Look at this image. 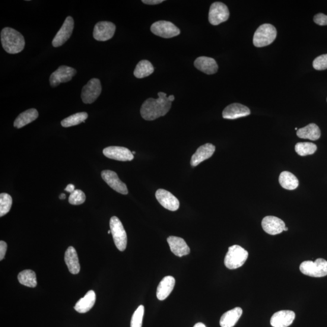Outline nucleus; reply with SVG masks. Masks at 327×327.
Returning <instances> with one entry per match:
<instances>
[{
	"label": "nucleus",
	"instance_id": "obj_23",
	"mask_svg": "<svg viewBox=\"0 0 327 327\" xmlns=\"http://www.w3.org/2000/svg\"><path fill=\"white\" fill-rule=\"evenodd\" d=\"M65 262L68 266L69 271L73 275H77L80 271L77 251L74 247H69L65 253Z\"/></svg>",
	"mask_w": 327,
	"mask_h": 327
},
{
	"label": "nucleus",
	"instance_id": "obj_20",
	"mask_svg": "<svg viewBox=\"0 0 327 327\" xmlns=\"http://www.w3.org/2000/svg\"><path fill=\"white\" fill-rule=\"evenodd\" d=\"M171 252L174 255L182 257L189 255L190 249L186 241L182 237L171 236L167 238Z\"/></svg>",
	"mask_w": 327,
	"mask_h": 327
},
{
	"label": "nucleus",
	"instance_id": "obj_37",
	"mask_svg": "<svg viewBox=\"0 0 327 327\" xmlns=\"http://www.w3.org/2000/svg\"><path fill=\"white\" fill-rule=\"evenodd\" d=\"M314 21L319 26H326L327 25V15L319 13L314 17Z\"/></svg>",
	"mask_w": 327,
	"mask_h": 327
},
{
	"label": "nucleus",
	"instance_id": "obj_5",
	"mask_svg": "<svg viewBox=\"0 0 327 327\" xmlns=\"http://www.w3.org/2000/svg\"><path fill=\"white\" fill-rule=\"evenodd\" d=\"M300 271L305 275L314 278H321L327 275V261L319 258L315 261H306L301 263Z\"/></svg>",
	"mask_w": 327,
	"mask_h": 327
},
{
	"label": "nucleus",
	"instance_id": "obj_3",
	"mask_svg": "<svg viewBox=\"0 0 327 327\" xmlns=\"http://www.w3.org/2000/svg\"><path fill=\"white\" fill-rule=\"evenodd\" d=\"M248 256V252L242 247L237 245L231 246L225 255L224 264L230 270L240 268L245 263Z\"/></svg>",
	"mask_w": 327,
	"mask_h": 327
},
{
	"label": "nucleus",
	"instance_id": "obj_41",
	"mask_svg": "<svg viewBox=\"0 0 327 327\" xmlns=\"http://www.w3.org/2000/svg\"><path fill=\"white\" fill-rule=\"evenodd\" d=\"M193 327H207V326H206L204 324V323H201V322H199V323H196V324H195V325H194V326H193Z\"/></svg>",
	"mask_w": 327,
	"mask_h": 327
},
{
	"label": "nucleus",
	"instance_id": "obj_28",
	"mask_svg": "<svg viewBox=\"0 0 327 327\" xmlns=\"http://www.w3.org/2000/svg\"><path fill=\"white\" fill-rule=\"evenodd\" d=\"M279 182L284 189L294 190L299 186V181L293 173L289 171H282L279 177Z\"/></svg>",
	"mask_w": 327,
	"mask_h": 327
},
{
	"label": "nucleus",
	"instance_id": "obj_16",
	"mask_svg": "<svg viewBox=\"0 0 327 327\" xmlns=\"http://www.w3.org/2000/svg\"><path fill=\"white\" fill-rule=\"evenodd\" d=\"M262 227L266 233L271 235H276L284 231L285 224L280 218L268 216L263 219Z\"/></svg>",
	"mask_w": 327,
	"mask_h": 327
},
{
	"label": "nucleus",
	"instance_id": "obj_40",
	"mask_svg": "<svg viewBox=\"0 0 327 327\" xmlns=\"http://www.w3.org/2000/svg\"><path fill=\"white\" fill-rule=\"evenodd\" d=\"M65 190L66 192L72 193L75 190V186L74 185V184H69V185L67 186Z\"/></svg>",
	"mask_w": 327,
	"mask_h": 327
},
{
	"label": "nucleus",
	"instance_id": "obj_32",
	"mask_svg": "<svg viewBox=\"0 0 327 327\" xmlns=\"http://www.w3.org/2000/svg\"><path fill=\"white\" fill-rule=\"evenodd\" d=\"M317 150V146L312 142H298L295 145V151L300 156L313 155Z\"/></svg>",
	"mask_w": 327,
	"mask_h": 327
},
{
	"label": "nucleus",
	"instance_id": "obj_10",
	"mask_svg": "<svg viewBox=\"0 0 327 327\" xmlns=\"http://www.w3.org/2000/svg\"><path fill=\"white\" fill-rule=\"evenodd\" d=\"M77 73V71L71 67L67 66H60L56 71L50 75V84L52 87H56L62 82H67L71 80Z\"/></svg>",
	"mask_w": 327,
	"mask_h": 327
},
{
	"label": "nucleus",
	"instance_id": "obj_34",
	"mask_svg": "<svg viewBox=\"0 0 327 327\" xmlns=\"http://www.w3.org/2000/svg\"><path fill=\"white\" fill-rule=\"evenodd\" d=\"M144 314V307L140 306L136 310L132 317L131 327H142Z\"/></svg>",
	"mask_w": 327,
	"mask_h": 327
},
{
	"label": "nucleus",
	"instance_id": "obj_38",
	"mask_svg": "<svg viewBox=\"0 0 327 327\" xmlns=\"http://www.w3.org/2000/svg\"><path fill=\"white\" fill-rule=\"evenodd\" d=\"M7 248V244H6L5 241H0V260H1V261L5 258Z\"/></svg>",
	"mask_w": 327,
	"mask_h": 327
},
{
	"label": "nucleus",
	"instance_id": "obj_18",
	"mask_svg": "<svg viewBox=\"0 0 327 327\" xmlns=\"http://www.w3.org/2000/svg\"><path fill=\"white\" fill-rule=\"evenodd\" d=\"M251 112L248 107L239 103H233L225 108L223 112L224 119L235 120L250 115Z\"/></svg>",
	"mask_w": 327,
	"mask_h": 327
},
{
	"label": "nucleus",
	"instance_id": "obj_14",
	"mask_svg": "<svg viewBox=\"0 0 327 327\" xmlns=\"http://www.w3.org/2000/svg\"><path fill=\"white\" fill-rule=\"evenodd\" d=\"M103 154L108 158L120 161H130L133 160L134 157L132 152L128 148L119 146H110L105 148Z\"/></svg>",
	"mask_w": 327,
	"mask_h": 327
},
{
	"label": "nucleus",
	"instance_id": "obj_1",
	"mask_svg": "<svg viewBox=\"0 0 327 327\" xmlns=\"http://www.w3.org/2000/svg\"><path fill=\"white\" fill-rule=\"evenodd\" d=\"M158 99L148 98L141 107L140 113L142 118L153 121L163 116L169 112L171 106V101L164 92H159Z\"/></svg>",
	"mask_w": 327,
	"mask_h": 327
},
{
	"label": "nucleus",
	"instance_id": "obj_42",
	"mask_svg": "<svg viewBox=\"0 0 327 327\" xmlns=\"http://www.w3.org/2000/svg\"><path fill=\"white\" fill-rule=\"evenodd\" d=\"M66 198V195L65 194V193H62L61 195H60V199H65Z\"/></svg>",
	"mask_w": 327,
	"mask_h": 327
},
{
	"label": "nucleus",
	"instance_id": "obj_43",
	"mask_svg": "<svg viewBox=\"0 0 327 327\" xmlns=\"http://www.w3.org/2000/svg\"><path fill=\"white\" fill-rule=\"evenodd\" d=\"M169 98V100L171 101V102H173V101L174 100V97L173 95H170L169 97H168Z\"/></svg>",
	"mask_w": 327,
	"mask_h": 327
},
{
	"label": "nucleus",
	"instance_id": "obj_35",
	"mask_svg": "<svg viewBox=\"0 0 327 327\" xmlns=\"http://www.w3.org/2000/svg\"><path fill=\"white\" fill-rule=\"evenodd\" d=\"M85 201L84 193L80 190H75L69 196V202L72 205H80L83 204Z\"/></svg>",
	"mask_w": 327,
	"mask_h": 327
},
{
	"label": "nucleus",
	"instance_id": "obj_19",
	"mask_svg": "<svg viewBox=\"0 0 327 327\" xmlns=\"http://www.w3.org/2000/svg\"><path fill=\"white\" fill-rule=\"evenodd\" d=\"M215 151V146L212 144L207 143L200 146L191 158L190 164L192 167L198 166L202 162L208 160L214 155Z\"/></svg>",
	"mask_w": 327,
	"mask_h": 327
},
{
	"label": "nucleus",
	"instance_id": "obj_33",
	"mask_svg": "<svg viewBox=\"0 0 327 327\" xmlns=\"http://www.w3.org/2000/svg\"><path fill=\"white\" fill-rule=\"evenodd\" d=\"M12 198L8 193H3L0 195V217L7 214L11 209Z\"/></svg>",
	"mask_w": 327,
	"mask_h": 327
},
{
	"label": "nucleus",
	"instance_id": "obj_7",
	"mask_svg": "<svg viewBox=\"0 0 327 327\" xmlns=\"http://www.w3.org/2000/svg\"><path fill=\"white\" fill-rule=\"evenodd\" d=\"M229 16V10L227 6L223 3L215 2L210 8L209 20L210 23L214 26L226 21Z\"/></svg>",
	"mask_w": 327,
	"mask_h": 327
},
{
	"label": "nucleus",
	"instance_id": "obj_44",
	"mask_svg": "<svg viewBox=\"0 0 327 327\" xmlns=\"http://www.w3.org/2000/svg\"><path fill=\"white\" fill-rule=\"evenodd\" d=\"M287 230H288V228H287V227H285L284 228V231H287Z\"/></svg>",
	"mask_w": 327,
	"mask_h": 327
},
{
	"label": "nucleus",
	"instance_id": "obj_45",
	"mask_svg": "<svg viewBox=\"0 0 327 327\" xmlns=\"http://www.w3.org/2000/svg\"><path fill=\"white\" fill-rule=\"evenodd\" d=\"M110 233H111V230L108 231V234H110Z\"/></svg>",
	"mask_w": 327,
	"mask_h": 327
},
{
	"label": "nucleus",
	"instance_id": "obj_25",
	"mask_svg": "<svg viewBox=\"0 0 327 327\" xmlns=\"http://www.w3.org/2000/svg\"><path fill=\"white\" fill-rule=\"evenodd\" d=\"M243 314V310L240 307H236L228 311L221 316L220 325L221 327H233L239 320Z\"/></svg>",
	"mask_w": 327,
	"mask_h": 327
},
{
	"label": "nucleus",
	"instance_id": "obj_27",
	"mask_svg": "<svg viewBox=\"0 0 327 327\" xmlns=\"http://www.w3.org/2000/svg\"><path fill=\"white\" fill-rule=\"evenodd\" d=\"M296 133L298 137L300 138L310 139L312 141L317 140L320 137V129L313 123L298 130Z\"/></svg>",
	"mask_w": 327,
	"mask_h": 327
},
{
	"label": "nucleus",
	"instance_id": "obj_12",
	"mask_svg": "<svg viewBox=\"0 0 327 327\" xmlns=\"http://www.w3.org/2000/svg\"><path fill=\"white\" fill-rule=\"evenodd\" d=\"M74 28V20L71 17H67L61 28L52 41V46L55 47L62 46L71 37Z\"/></svg>",
	"mask_w": 327,
	"mask_h": 327
},
{
	"label": "nucleus",
	"instance_id": "obj_39",
	"mask_svg": "<svg viewBox=\"0 0 327 327\" xmlns=\"http://www.w3.org/2000/svg\"><path fill=\"white\" fill-rule=\"evenodd\" d=\"M163 0H142V2L146 5H155L163 3Z\"/></svg>",
	"mask_w": 327,
	"mask_h": 327
},
{
	"label": "nucleus",
	"instance_id": "obj_26",
	"mask_svg": "<svg viewBox=\"0 0 327 327\" xmlns=\"http://www.w3.org/2000/svg\"><path fill=\"white\" fill-rule=\"evenodd\" d=\"M39 117V112L36 109H31L21 113L15 120V128L20 129L33 122Z\"/></svg>",
	"mask_w": 327,
	"mask_h": 327
},
{
	"label": "nucleus",
	"instance_id": "obj_17",
	"mask_svg": "<svg viewBox=\"0 0 327 327\" xmlns=\"http://www.w3.org/2000/svg\"><path fill=\"white\" fill-rule=\"evenodd\" d=\"M296 317L293 311L281 310L275 313L271 319L273 327H288L292 324Z\"/></svg>",
	"mask_w": 327,
	"mask_h": 327
},
{
	"label": "nucleus",
	"instance_id": "obj_29",
	"mask_svg": "<svg viewBox=\"0 0 327 327\" xmlns=\"http://www.w3.org/2000/svg\"><path fill=\"white\" fill-rule=\"evenodd\" d=\"M154 72V68L152 63L147 60H142L136 65L133 74L136 78H143L148 77Z\"/></svg>",
	"mask_w": 327,
	"mask_h": 327
},
{
	"label": "nucleus",
	"instance_id": "obj_22",
	"mask_svg": "<svg viewBox=\"0 0 327 327\" xmlns=\"http://www.w3.org/2000/svg\"><path fill=\"white\" fill-rule=\"evenodd\" d=\"M174 285H175V279L173 276H167L162 279L157 288L158 299L160 301L166 300L173 291Z\"/></svg>",
	"mask_w": 327,
	"mask_h": 327
},
{
	"label": "nucleus",
	"instance_id": "obj_2",
	"mask_svg": "<svg viewBox=\"0 0 327 327\" xmlns=\"http://www.w3.org/2000/svg\"><path fill=\"white\" fill-rule=\"evenodd\" d=\"M1 41L3 49L11 54L20 53L25 46L24 38L17 31L5 27L1 32Z\"/></svg>",
	"mask_w": 327,
	"mask_h": 327
},
{
	"label": "nucleus",
	"instance_id": "obj_9",
	"mask_svg": "<svg viewBox=\"0 0 327 327\" xmlns=\"http://www.w3.org/2000/svg\"><path fill=\"white\" fill-rule=\"evenodd\" d=\"M102 87L100 79L92 78L82 88L81 98L85 104H92L95 102L99 97Z\"/></svg>",
	"mask_w": 327,
	"mask_h": 327
},
{
	"label": "nucleus",
	"instance_id": "obj_4",
	"mask_svg": "<svg viewBox=\"0 0 327 327\" xmlns=\"http://www.w3.org/2000/svg\"><path fill=\"white\" fill-rule=\"evenodd\" d=\"M277 36L276 28L271 24L260 26L254 34L253 44L257 47L267 46L271 44Z\"/></svg>",
	"mask_w": 327,
	"mask_h": 327
},
{
	"label": "nucleus",
	"instance_id": "obj_6",
	"mask_svg": "<svg viewBox=\"0 0 327 327\" xmlns=\"http://www.w3.org/2000/svg\"><path fill=\"white\" fill-rule=\"evenodd\" d=\"M110 227L117 249L123 252L126 249L128 237L122 222L116 217H112L110 220Z\"/></svg>",
	"mask_w": 327,
	"mask_h": 327
},
{
	"label": "nucleus",
	"instance_id": "obj_31",
	"mask_svg": "<svg viewBox=\"0 0 327 327\" xmlns=\"http://www.w3.org/2000/svg\"><path fill=\"white\" fill-rule=\"evenodd\" d=\"M87 117L88 114L86 112L77 113L63 120L61 123L62 126L64 128L77 126L84 122Z\"/></svg>",
	"mask_w": 327,
	"mask_h": 327
},
{
	"label": "nucleus",
	"instance_id": "obj_24",
	"mask_svg": "<svg viewBox=\"0 0 327 327\" xmlns=\"http://www.w3.org/2000/svg\"><path fill=\"white\" fill-rule=\"evenodd\" d=\"M96 301V294L93 290H90L81 298L75 304L74 309L79 313H85L88 312L94 307Z\"/></svg>",
	"mask_w": 327,
	"mask_h": 327
},
{
	"label": "nucleus",
	"instance_id": "obj_36",
	"mask_svg": "<svg viewBox=\"0 0 327 327\" xmlns=\"http://www.w3.org/2000/svg\"><path fill=\"white\" fill-rule=\"evenodd\" d=\"M314 69L317 71H323L327 69V54L320 55L314 59L313 63Z\"/></svg>",
	"mask_w": 327,
	"mask_h": 327
},
{
	"label": "nucleus",
	"instance_id": "obj_8",
	"mask_svg": "<svg viewBox=\"0 0 327 327\" xmlns=\"http://www.w3.org/2000/svg\"><path fill=\"white\" fill-rule=\"evenodd\" d=\"M152 33L164 39H170L179 36L180 30L170 21H159L152 25Z\"/></svg>",
	"mask_w": 327,
	"mask_h": 327
},
{
	"label": "nucleus",
	"instance_id": "obj_13",
	"mask_svg": "<svg viewBox=\"0 0 327 327\" xmlns=\"http://www.w3.org/2000/svg\"><path fill=\"white\" fill-rule=\"evenodd\" d=\"M101 177L111 188L123 195L128 193V189L125 183L119 179L118 174L115 171L104 170L101 172Z\"/></svg>",
	"mask_w": 327,
	"mask_h": 327
},
{
	"label": "nucleus",
	"instance_id": "obj_46",
	"mask_svg": "<svg viewBox=\"0 0 327 327\" xmlns=\"http://www.w3.org/2000/svg\"><path fill=\"white\" fill-rule=\"evenodd\" d=\"M132 154H133H133H136V152H132Z\"/></svg>",
	"mask_w": 327,
	"mask_h": 327
},
{
	"label": "nucleus",
	"instance_id": "obj_15",
	"mask_svg": "<svg viewBox=\"0 0 327 327\" xmlns=\"http://www.w3.org/2000/svg\"><path fill=\"white\" fill-rule=\"evenodd\" d=\"M155 196L160 204L169 211H176L180 207L179 200L166 190H158Z\"/></svg>",
	"mask_w": 327,
	"mask_h": 327
},
{
	"label": "nucleus",
	"instance_id": "obj_21",
	"mask_svg": "<svg viewBox=\"0 0 327 327\" xmlns=\"http://www.w3.org/2000/svg\"><path fill=\"white\" fill-rule=\"evenodd\" d=\"M194 65L199 71L207 75H212L217 73L218 66L214 58L207 56H200L197 58Z\"/></svg>",
	"mask_w": 327,
	"mask_h": 327
},
{
	"label": "nucleus",
	"instance_id": "obj_30",
	"mask_svg": "<svg viewBox=\"0 0 327 327\" xmlns=\"http://www.w3.org/2000/svg\"><path fill=\"white\" fill-rule=\"evenodd\" d=\"M18 281L24 286L34 288L37 286V276L36 273L31 270H25L18 274Z\"/></svg>",
	"mask_w": 327,
	"mask_h": 327
},
{
	"label": "nucleus",
	"instance_id": "obj_11",
	"mask_svg": "<svg viewBox=\"0 0 327 327\" xmlns=\"http://www.w3.org/2000/svg\"><path fill=\"white\" fill-rule=\"evenodd\" d=\"M115 25L109 21H100L95 25L94 38L99 41H106L112 39L115 34Z\"/></svg>",
	"mask_w": 327,
	"mask_h": 327
}]
</instances>
